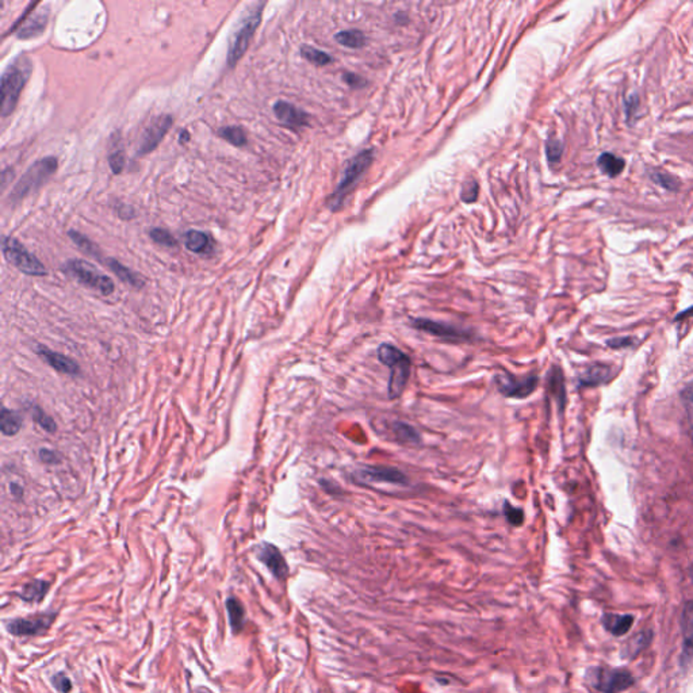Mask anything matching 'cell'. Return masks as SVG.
I'll use <instances>...</instances> for the list:
<instances>
[{"label":"cell","instance_id":"13","mask_svg":"<svg viewBox=\"0 0 693 693\" xmlns=\"http://www.w3.org/2000/svg\"><path fill=\"white\" fill-rule=\"evenodd\" d=\"M172 124H174V120L171 115H160L158 118H155L151 122V125L145 129V131L141 137L138 155L144 156V155L154 152L160 145V142L163 141V138L165 137V134L168 133V130L172 127Z\"/></svg>","mask_w":693,"mask_h":693},{"label":"cell","instance_id":"11","mask_svg":"<svg viewBox=\"0 0 693 693\" xmlns=\"http://www.w3.org/2000/svg\"><path fill=\"white\" fill-rule=\"evenodd\" d=\"M353 478L359 482H377V483H391V485L408 483V478L405 474L396 468H389V466H363L355 470Z\"/></svg>","mask_w":693,"mask_h":693},{"label":"cell","instance_id":"47","mask_svg":"<svg viewBox=\"0 0 693 693\" xmlns=\"http://www.w3.org/2000/svg\"><path fill=\"white\" fill-rule=\"evenodd\" d=\"M688 317H693V306L688 308L685 312H681V313H678V315H676L674 321H683V320H685V318H688Z\"/></svg>","mask_w":693,"mask_h":693},{"label":"cell","instance_id":"4","mask_svg":"<svg viewBox=\"0 0 693 693\" xmlns=\"http://www.w3.org/2000/svg\"><path fill=\"white\" fill-rule=\"evenodd\" d=\"M56 169H57V158L52 156L41 158L37 163H34L11 191L10 202L18 203L22 199H25L28 195L39 189L56 172Z\"/></svg>","mask_w":693,"mask_h":693},{"label":"cell","instance_id":"34","mask_svg":"<svg viewBox=\"0 0 693 693\" xmlns=\"http://www.w3.org/2000/svg\"><path fill=\"white\" fill-rule=\"evenodd\" d=\"M301 55L304 59H306L308 62L315 64V65H326V64L333 62L332 56H329L326 52H322V50L315 49L309 45H304L301 48Z\"/></svg>","mask_w":693,"mask_h":693},{"label":"cell","instance_id":"33","mask_svg":"<svg viewBox=\"0 0 693 693\" xmlns=\"http://www.w3.org/2000/svg\"><path fill=\"white\" fill-rule=\"evenodd\" d=\"M68 234H69V237L72 239V241H73V243H75V244H76V246H77V247H79L83 252L90 255V256H93V257H96V259H99V257H100L99 248L95 246L94 243H93L90 239H87L84 234H82V233H79V232H76V230H69V232H68Z\"/></svg>","mask_w":693,"mask_h":693},{"label":"cell","instance_id":"38","mask_svg":"<svg viewBox=\"0 0 693 693\" xmlns=\"http://www.w3.org/2000/svg\"><path fill=\"white\" fill-rule=\"evenodd\" d=\"M564 154V144L558 140H548L546 142V155L551 164L558 163Z\"/></svg>","mask_w":693,"mask_h":693},{"label":"cell","instance_id":"12","mask_svg":"<svg viewBox=\"0 0 693 693\" xmlns=\"http://www.w3.org/2000/svg\"><path fill=\"white\" fill-rule=\"evenodd\" d=\"M410 325L414 329L427 332L435 338L445 339V340H469L472 338V333L461 329L458 326L445 324V322H438L427 318H413L410 321Z\"/></svg>","mask_w":693,"mask_h":693},{"label":"cell","instance_id":"9","mask_svg":"<svg viewBox=\"0 0 693 693\" xmlns=\"http://www.w3.org/2000/svg\"><path fill=\"white\" fill-rule=\"evenodd\" d=\"M56 616H57L56 612H45L28 618H18L10 620L6 625V629L11 635L18 638L38 636L50 629V626L56 620Z\"/></svg>","mask_w":693,"mask_h":693},{"label":"cell","instance_id":"46","mask_svg":"<svg viewBox=\"0 0 693 693\" xmlns=\"http://www.w3.org/2000/svg\"><path fill=\"white\" fill-rule=\"evenodd\" d=\"M634 343L632 338H618V339H611L607 342V344L611 348H623V346H631Z\"/></svg>","mask_w":693,"mask_h":693},{"label":"cell","instance_id":"39","mask_svg":"<svg viewBox=\"0 0 693 693\" xmlns=\"http://www.w3.org/2000/svg\"><path fill=\"white\" fill-rule=\"evenodd\" d=\"M504 515L506 520L513 526H521L524 523L523 509L512 506L509 504V501H504Z\"/></svg>","mask_w":693,"mask_h":693},{"label":"cell","instance_id":"30","mask_svg":"<svg viewBox=\"0 0 693 693\" xmlns=\"http://www.w3.org/2000/svg\"><path fill=\"white\" fill-rule=\"evenodd\" d=\"M393 432L397 438V441L407 445H417L420 443V435L418 432L410 427L409 424L403 423V421H396L393 424Z\"/></svg>","mask_w":693,"mask_h":693},{"label":"cell","instance_id":"40","mask_svg":"<svg viewBox=\"0 0 693 693\" xmlns=\"http://www.w3.org/2000/svg\"><path fill=\"white\" fill-rule=\"evenodd\" d=\"M52 685L55 687V690L57 692L60 693H69L72 691V683H71V678L64 673V672H59L57 674H55L52 677Z\"/></svg>","mask_w":693,"mask_h":693},{"label":"cell","instance_id":"42","mask_svg":"<svg viewBox=\"0 0 693 693\" xmlns=\"http://www.w3.org/2000/svg\"><path fill=\"white\" fill-rule=\"evenodd\" d=\"M109 163H110V168L111 171L118 175L124 171V167H125V155L122 151H117L115 154H111L109 156Z\"/></svg>","mask_w":693,"mask_h":693},{"label":"cell","instance_id":"14","mask_svg":"<svg viewBox=\"0 0 693 693\" xmlns=\"http://www.w3.org/2000/svg\"><path fill=\"white\" fill-rule=\"evenodd\" d=\"M256 555L259 561L266 565L277 580L284 581L288 577L290 570L287 566V562L277 546L271 543H261L260 546H257Z\"/></svg>","mask_w":693,"mask_h":693},{"label":"cell","instance_id":"23","mask_svg":"<svg viewBox=\"0 0 693 693\" xmlns=\"http://www.w3.org/2000/svg\"><path fill=\"white\" fill-rule=\"evenodd\" d=\"M226 612H228L229 625H230L232 631L234 634L241 632L247 623L246 609H244L241 601H239L236 598H229L226 600Z\"/></svg>","mask_w":693,"mask_h":693},{"label":"cell","instance_id":"45","mask_svg":"<svg viewBox=\"0 0 693 693\" xmlns=\"http://www.w3.org/2000/svg\"><path fill=\"white\" fill-rule=\"evenodd\" d=\"M344 80L349 86L352 87H363L366 84V80L363 77H360L359 75H355V73H349V72H346L344 73Z\"/></svg>","mask_w":693,"mask_h":693},{"label":"cell","instance_id":"25","mask_svg":"<svg viewBox=\"0 0 693 693\" xmlns=\"http://www.w3.org/2000/svg\"><path fill=\"white\" fill-rule=\"evenodd\" d=\"M185 246L186 248L194 253H207L212 251V240L210 237L199 230H189L185 234Z\"/></svg>","mask_w":693,"mask_h":693},{"label":"cell","instance_id":"17","mask_svg":"<svg viewBox=\"0 0 693 693\" xmlns=\"http://www.w3.org/2000/svg\"><path fill=\"white\" fill-rule=\"evenodd\" d=\"M28 14H29V10H26L25 15L21 19H18L17 24H15V26L12 28V30H14L18 26H21L17 35L19 38H24V39H28V38L35 37V35H39L41 33L45 30L46 22H48V11H45V12H35L29 19H26Z\"/></svg>","mask_w":693,"mask_h":693},{"label":"cell","instance_id":"21","mask_svg":"<svg viewBox=\"0 0 693 693\" xmlns=\"http://www.w3.org/2000/svg\"><path fill=\"white\" fill-rule=\"evenodd\" d=\"M548 393L551 397L555 398L560 409H565L566 405V387H565V379L564 373L558 366H554L550 373H548Z\"/></svg>","mask_w":693,"mask_h":693},{"label":"cell","instance_id":"20","mask_svg":"<svg viewBox=\"0 0 693 693\" xmlns=\"http://www.w3.org/2000/svg\"><path fill=\"white\" fill-rule=\"evenodd\" d=\"M601 623L604 629L611 632L615 636H623L626 635L632 625H634V616L632 615H622V613H604L601 618Z\"/></svg>","mask_w":693,"mask_h":693},{"label":"cell","instance_id":"31","mask_svg":"<svg viewBox=\"0 0 693 693\" xmlns=\"http://www.w3.org/2000/svg\"><path fill=\"white\" fill-rule=\"evenodd\" d=\"M219 136L234 147H246L248 142L246 130L240 127H221Z\"/></svg>","mask_w":693,"mask_h":693},{"label":"cell","instance_id":"18","mask_svg":"<svg viewBox=\"0 0 693 693\" xmlns=\"http://www.w3.org/2000/svg\"><path fill=\"white\" fill-rule=\"evenodd\" d=\"M681 632H683V662L693 658V601H687L681 612Z\"/></svg>","mask_w":693,"mask_h":693},{"label":"cell","instance_id":"2","mask_svg":"<svg viewBox=\"0 0 693 693\" xmlns=\"http://www.w3.org/2000/svg\"><path fill=\"white\" fill-rule=\"evenodd\" d=\"M378 359L382 364H385L390 370L389 379V398L396 400L403 396L407 389L410 377L412 362L410 358L403 352L400 348L383 343L378 348Z\"/></svg>","mask_w":693,"mask_h":693},{"label":"cell","instance_id":"24","mask_svg":"<svg viewBox=\"0 0 693 693\" xmlns=\"http://www.w3.org/2000/svg\"><path fill=\"white\" fill-rule=\"evenodd\" d=\"M598 165L602 174H605L609 178H616L626 168V160L611 152H604L598 158Z\"/></svg>","mask_w":693,"mask_h":693},{"label":"cell","instance_id":"22","mask_svg":"<svg viewBox=\"0 0 693 693\" xmlns=\"http://www.w3.org/2000/svg\"><path fill=\"white\" fill-rule=\"evenodd\" d=\"M50 584L44 580H33L25 584L19 591L18 596L26 602H41L48 595Z\"/></svg>","mask_w":693,"mask_h":693},{"label":"cell","instance_id":"28","mask_svg":"<svg viewBox=\"0 0 693 693\" xmlns=\"http://www.w3.org/2000/svg\"><path fill=\"white\" fill-rule=\"evenodd\" d=\"M110 270L125 284H130V286H134V287H141L142 286V281L141 278L134 274L131 270H129L127 267H125L122 263H120L118 260L115 259H107V263H106Z\"/></svg>","mask_w":693,"mask_h":693},{"label":"cell","instance_id":"16","mask_svg":"<svg viewBox=\"0 0 693 693\" xmlns=\"http://www.w3.org/2000/svg\"><path fill=\"white\" fill-rule=\"evenodd\" d=\"M37 353L39 355V358H42L50 367H53L56 371L62 373V374H68V376H77L80 373V369L79 366L72 360L69 359L68 356L65 355H62L59 352H55L49 348L44 346H37Z\"/></svg>","mask_w":693,"mask_h":693},{"label":"cell","instance_id":"35","mask_svg":"<svg viewBox=\"0 0 693 693\" xmlns=\"http://www.w3.org/2000/svg\"><path fill=\"white\" fill-rule=\"evenodd\" d=\"M681 400L684 403L685 412H687V418H688V425H690V434L693 441V380H691L681 391Z\"/></svg>","mask_w":693,"mask_h":693},{"label":"cell","instance_id":"6","mask_svg":"<svg viewBox=\"0 0 693 693\" xmlns=\"http://www.w3.org/2000/svg\"><path fill=\"white\" fill-rule=\"evenodd\" d=\"M263 7H264V3L257 4L256 8L244 18L239 30L234 33V35L232 37L229 50H228V60H226V63L230 68H233L236 64L239 63V60L246 55V52L250 46V42L252 39L253 34L260 25Z\"/></svg>","mask_w":693,"mask_h":693},{"label":"cell","instance_id":"27","mask_svg":"<svg viewBox=\"0 0 693 693\" xmlns=\"http://www.w3.org/2000/svg\"><path fill=\"white\" fill-rule=\"evenodd\" d=\"M22 424H24V420H22L19 413H17L14 410H8L7 408L1 409L0 429H1L3 435H6V436L17 435L21 431Z\"/></svg>","mask_w":693,"mask_h":693},{"label":"cell","instance_id":"44","mask_svg":"<svg viewBox=\"0 0 693 693\" xmlns=\"http://www.w3.org/2000/svg\"><path fill=\"white\" fill-rule=\"evenodd\" d=\"M39 459L44 462V463H48V465H55L59 462V455L55 452V451H50V450H46V448H42L39 451Z\"/></svg>","mask_w":693,"mask_h":693},{"label":"cell","instance_id":"8","mask_svg":"<svg viewBox=\"0 0 693 693\" xmlns=\"http://www.w3.org/2000/svg\"><path fill=\"white\" fill-rule=\"evenodd\" d=\"M3 255L17 270L30 277H44L46 275V268L44 264L29 252L17 239L4 237L1 243Z\"/></svg>","mask_w":693,"mask_h":693},{"label":"cell","instance_id":"41","mask_svg":"<svg viewBox=\"0 0 693 693\" xmlns=\"http://www.w3.org/2000/svg\"><path fill=\"white\" fill-rule=\"evenodd\" d=\"M461 198L466 203H472V202L477 201V198H478V185H477L475 181H469V182H466L463 185L462 191H461Z\"/></svg>","mask_w":693,"mask_h":693},{"label":"cell","instance_id":"5","mask_svg":"<svg viewBox=\"0 0 693 693\" xmlns=\"http://www.w3.org/2000/svg\"><path fill=\"white\" fill-rule=\"evenodd\" d=\"M586 683L602 693H619L634 685L635 678L626 669H612L595 666L589 667L585 673Z\"/></svg>","mask_w":693,"mask_h":693},{"label":"cell","instance_id":"36","mask_svg":"<svg viewBox=\"0 0 693 693\" xmlns=\"http://www.w3.org/2000/svg\"><path fill=\"white\" fill-rule=\"evenodd\" d=\"M33 418L35 420V423L46 432L49 434H53L56 431V423L44 412L42 409H39L38 407H33L32 409Z\"/></svg>","mask_w":693,"mask_h":693},{"label":"cell","instance_id":"37","mask_svg":"<svg viewBox=\"0 0 693 693\" xmlns=\"http://www.w3.org/2000/svg\"><path fill=\"white\" fill-rule=\"evenodd\" d=\"M149 236L152 237V240H154L155 243H158V244L163 246V247H169V248H174V247H176V246H178V243H176V240L174 239V236H172L168 230H165V229L155 228V229H152V230L149 232Z\"/></svg>","mask_w":693,"mask_h":693},{"label":"cell","instance_id":"32","mask_svg":"<svg viewBox=\"0 0 693 693\" xmlns=\"http://www.w3.org/2000/svg\"><path fill=\"white\" fill-rule=\"evenodd\" d=\"M650 178L653 179L654 183H657L658 186H661L662 189L667 190V191H678L681 187L680 182L673 175H669L667 172H665L662 169H653L650 172Z\"/></svg>","mask_w":693,"mask_h":693},{"label":"cell","instance_id":"10","mask_svg":"<svg viewBox=\"0 0 693 693\" xmlns=\"http://www.w3.org/2000/svg\"><path fill=\"white\" fill-rule=\"evenodd\" d=\"M537 383L539 378L536 376L515 377L509 373H500L495 377V385L499 391L508 398H527L535 391Z\"/></svg>","mask_w":693,"mask_h":693},{"label":"cell","instance_id":"19","mask_svg":"<svg viewBox=\"0 0 693 693\" xmlns=\"http://www.w3.org/2000/svg\"><path fill=\"white\" fill-rule=\"evenodd\" d=\"M613 367L605 363H595L589 366L578 378V385L581 387H592L605 385L613 378Z\"/></svg>","mask_w":693,"mask_h":693},{"label":"cell","instance_id":"48","mask_svg":"<svg viewBox=\"0 0 693 693\" xmlns=\"http://www.w3.org/2000/svg\"><path fill=\"white\" fill-rule=\"evenodd\" d=\"M189 138H190L189 131H187V130H183V131L181 133V137H179L181 142H182V144H183V142H187V141H189Z\"/></svg>","mask_w":693,"mask_h":693},{"label":"cell","instance_id":"29","mask_svg":"<svg viewBox=\"0 0 693 693\" xmlns=\"http://www.w3.org/2000/svg\"><path fill=\"white\" fill-rule=\"evenodd\" d=\"M335 39L340 45H343L346 48H351V49H360L367 42V38H366L364 33L356 30V29L339 32L335 35Z\"/></svg>","mask_w":693,"mask_h":693},{"label":"cell","instance_id":"7","mask_svg":"<svg viewBox=\"0 0 693 693\" xmlns=\"http://www.w3.org/2000/svg\"><path fill=\"white\" fill-rule=\"evenodd\" d=\"M64 272L73 277L84 286H89L103 295H110L114 291V282L107 275L99 272L94 266L84 260H69L64 264Z\"/></svg>","mask_w":693,"mask_h":693},{"label":"cell","instance_id":"3","mask_svg":"<svg viewBox=\"0 0 693 693\" xmlns=\"http://www.w3.org/2000/svg\"><path fill=\"white\" fill-rule=\"evenodd\" d=\"M374 160V151L366 149L359 152L355 158H352L344 169L343 179L340 181L339 186L329 195L328 198V207L332 212H338L342 209L344 201H346L349 191L353 189V186L358 183V181L363 176V174L367 171V168L371 165Z\"/></svg>","mask_w":693,"mask_h":693},{"label":"cell","instance_id":"26","mask_svg":"<svg viewBox=\"0 0 693 693\" xmlns=\"http://www.w3.org/2000/svg\"><path fill=\"white\" fill-rule=\"evenodd\" d=\"M652 636H653V634H652V631L649 630L642 631L640 634H636L632 639H630L625 645V647L622 650V657L630 658V660L635 658L642 650H645L650 645Z\"/></svg>","mask_w":693,"mask_h":693},{"label":"cell","instance_id":"49","mask_svg":"<svg viewBox=\"0 0 693 693\" xmlns=\"http://www.w3.org/2000/svg\"><path fill=\"white\" fill-rule=\"evenodd\" d=\"M194 693H212V692H210L209 690H206V688H198V690H196V691H195V692Z\"/></svg>","mask_w":693,"mask_h":693},{"label":"cell","instance_id":"1","mask_svg":"<svg viewBox=\"0 0 693 693\" xmlns=\"http://www.w3.org/2000/svg\"><path fill=\"white\" fill-rule=\"evenodd\" d=\"M33 64L26 55H19L1 76V117H8L17 107L21 93L32 75Z\"/></svg>","mask_w":693,"mask_h":693},{"label":"cell","instance_id":"43","mask_svg":"<svg viewBox=\"0 0 693 693\" xmlns=\"http://www.w3.org/2000/svg\"><path fill=\"white\" fill-rule=\"evenodd\" d=\"M625 107H626V114H627V121H631L634 118V114L638 111L639 107V96L632 93L625 99Z\"/></svg>","mask_w":693,"mask_h":693},{"label":"cell","instance_id":"15","mask_svg":"<svg viewBox=\"0 0 693 693\" xmlns=\"http://www.w3.org/2000/svg\"><path fill=\"white\" fill-rule=\"evenodd\" d=\"M274 113L277 118L284 124V127L290 129H301V127L309 125V115L298 109L297 106L279 100L274 104Z\"/></svg>","mask_w":693,"mask_h":693}]
</instances>
